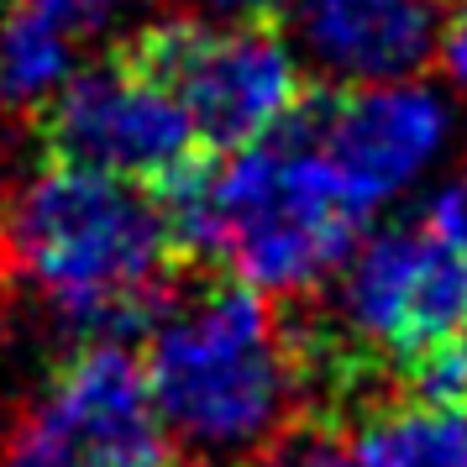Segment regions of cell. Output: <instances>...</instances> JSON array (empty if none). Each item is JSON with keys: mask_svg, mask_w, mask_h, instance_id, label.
Masks as SVG:
<instances>
[{"mask_svg": "<svg viewBox=\"0 0 467 467\" xmlns=\"http://www.w3.org/2000/svg\"><path fill=\"white\" fill-rule=\"evenodd\" d=\"M158 190L173 247L221 263L257 295H310L337 278L368 221L299 127L232 148L221 163L190 158Z\"/></svg>", "mask_w": 467, "mask_h": 467, "instance_id": "obj_1", "label": "cell"}, {"mask_svg": "<svg viewBox=\"0 0 467 467\" xmlns=\"http://www.w3.org/2000/svg\"><path fill=\"white\" fill-rule=\"evenodd\" d=\"M0 253L47 316L116 331L158 305L173 236L142 184L53 158L11 194Z\"/></svg>", "mask_w": 467, "mask_h": 467, "instance_id": "obj_2", "label": "cell"}, {"mask_svg": "<svg viewBox=\"0 0 467 467\" xmlns=\"http://www.w3.org/2000/svg\"><path fill=\"white\" fill-rule=\"evenodd\" d=\"M148 383L173 451L205 467L257 462L299 404V358L268 295L211 284L152 316Z\"/></svg>", "mask_w": 467, "mask_h": 467, "instance_id": "obj_3", "label": "cell"}, {"mask_svg": "<svg viewBox=\"0 0 467 467\" xmlns=\"http://www.w3.org/2000/svg\"><path fill=\"white\" fill-rule=\"evenodd\" d=\"M337 320L373 358H415L467 337V179H446L420 211L358 236L337 268Z\"/></svg>", "mask_w": 467, "mask_h": 467, "instance_id": "obj_4", "label": "cell"}, {"mask_svg": "<svg viewBox=\"0 0 467 467\" xmlns=\"http://www.w3.org/2000/svg\"><path fill=\"white\" fill-rule=\"evenodd\" d=\"M131 64L173 89L205 148H253L289 127L305 106V74L295 47L268 22H190L169 16L137 32Z\"/></svg>", "mask_w": 467, "mask_h": 467, "instance_id": "obj_5", "label": "cell"}, {"mask_svg": "<svg viewBox=\"0 0 467 467\" xmlns=\"http://www.w3.org/2000/svg\"><path fill=\"white\" fill-rule=\"evenodd\" d=\"M43 106V131L58 163L116 173L142 190L173 179L200 148L173 89L131 64L127 53L68 74Z\"/></svg>", "mask_w": 467, "mask_h": 467, "instance_id": "obj_6", "label": "cell"}, {"mask_svg": "<svg viewBox=\"0 0 467 467\" xmlns=\"http://www.w3.org/2000/svg\"><path fill=\"white\" fill-rule=\"evenodd\" d=\"M289 127H299L326 152V163L341 173V184L362 211H379L400 200L410 184H420L431 163L446 152L451 110L441 106L436 89L415 79H379L331 95L316 110L299 106Z\"/></svg>", "mask_w": 467, "mask_h": 467, "instance_id": "obj_7", "label": "cell"}, {"mask_svg": "<svg viewBox=\"0 0 467 467\" xmlns=\"http://www.w3.org/2000/svg\"><path fill=\"white\" fill-rule=\"evenodd\" d=\"M43 410L85 467H173V436L158 415L148 368L116 337L68 358Z\"/></svg>", "mask_w": 467, "mask_h": 467, "instance_id": "obj_8", "label": "cell"}, {"mask_svg": "<svg viewBox=\"0 0 467 467\" xmlns=\"http://www.w3.org/2000/svg\"><path fill=\"white\" fill-rule=\"evenodd\" d=\"M436 0H299V43L331 79H415L436 53Z\"/></svg>", "mask_w": 467, "mask_h": 467, "instance_id": "obj_9", "label": "cell"}, {"mask_svg": "<svg viewBox=\"0 0 467 467\" xmlns=\"http://www.w3.org/2000/svg\"><path fill=\"white\" fill-rule=\"evenodd\" d=\"M362 467H467V404L400 400L373 410L352 441Z\"/></svg>", "mask_w": 467, "mask_h": 467, "instance_id": "obj_10", "label": "cell"}, {"mask_svg": "<svg viewBox=\"0 0 467 467\" xmlns=\"http://www.w3.org/2000/svg\"><path fill=\"white\" fill-rule=\"evenodd\" d=\"M68 74H74L68 32L37 5H22L0 32V95L11 106H43Z\"/></svg>", "mask_w": 467, "mask_h": 467, "instance_id": "obj_11", "label": "cell"}, {"mask_svg": "<svg viewBox=\"0 0 467 467\" xmlns=\"http://www.w3.org/2000/svg\"><path fill=\"white\" fill-rule=\"evenodd\" d=\"M410 394L431 404H467V337L436 341L415 358H404Z\"/></svg>", "mask_w": 467, "mask_h": 467, "instance_id": "obj_12", "label": "cell"}, {"mask_svg": "<svg viewBox=\"0 0 467 467\" xmlns=\"http://www.w3.org/2000/svg\"><path fill=\"white\" fill-rule=\"evenodd\" d=\"M0 467H85V462H79L74 441L58 431V420L47 410H37L11 431V441H0Z\"/></svg>", "mask_w": 467, "mask_h": 467, "instance_id": "obj_13", "label": "cell"}, {"mask_svg": "<svg viewBox=\"0 0 467 467\" xmlns=\"http://www.w3.org/2000/svg\"><path fill=\"white\" fill-rule=\"evenodd\" d=\"M263 467H362L352 441L337 436H295V441H274L263 457Z\"/></svg>", "mask_w": 467, "mask_h": 467, "instance_id": "obj_14", "label": "cell"}, {"mask_svg": "<svg viewBox=\"0 0 467 467\" xmlns=\"http://www.w3.org/2000/svg\"><path fill=\"white\" fill-rule=\"evenodd\" d=\"M436 53H441L446 74L467 89V0H451V16L436 32Z\"/></svg>", "mask_w": 467, "mask_h": 467, "instance_id": "obj_15", "label": "cell"}, {"mask_svg": "<svg viewBox=\"0 0 467 467\" xmlns=\"http://www.w3.org/2000/svg\"><path fill=\"white\" fill-rule=\"evenodd\" d=\"M26 5H37L43 16H53L64 32H79V26H95V22H100L116 0H26Z\"/></svg>", "mask_w": 467, "mask_h": 467, "instance_id": "obj_16", "label": "cell"}, {"mask_svg": "<svg viewBox=\"0 0 467 467\" xmlns=\"http://www.w3.org/2000/svg\"><path fill=\"white\" fill-rule=\"evenodd\" d=\"M215 5H226V11H247V16H268L274 5H284V0H215Z\"/></svg>", "mask_w": 467, "mask_h": 467, "instance_id": "obj_17", "label": "cell"}]
</instances>
